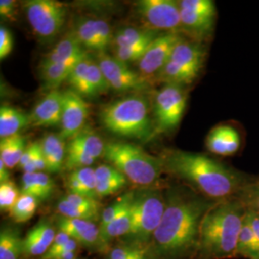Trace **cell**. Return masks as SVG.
Listing matches in <instances>:
<instances>
[{"label": "cell", "mask_w": 259, "mask_h": 259, "mask_svg": "<svg viewBox=\"0 0 259 259\" xmlns=\"http://www.w3.org/2000/svg\"><path fill=\"white\" fill-rule=\"evenodd\" d=\"M151 244L152 259H194L201 223L213 201L187 187H172Z\"/></svg>", "instance_id": "obj_1"}, {"label": "cell", "mask_w": 259, "mask_h": 259, "mask_svg": "<svg viewBox=\"0 0 259 259\" xmlns=\"http://www.w3.org/2000/svg\"><path fill=\"white\" fill-rule=\"evenodd\" d=\"M161 158L164 171L213 201L238 196L254 178L201 153L170 150Z\"/></svg>", "instance_id": "obj_2"}, {"label": "cell", "mask_w": 259, "mask_h": 259, "mask_svg": "<svg viewBox=\"0 0 259 259\" xmlns=\"http://www.w3.org/2000/svg\"><path fill=\"white\" fill-rule=\"evenodd\" d=\"M246 207L238 197L216 202L201 223L194 259L237 258L236 250Z\"/></svg>", "instance_id": "obj_3"}, {"label": "cell", "mask_w": 259, "mask_h": 259, "mask_svg": "<svg viewBox=\"0 0 259 259\" xmlns=\"http://www.w3.org/2000/svg\"><path fill=\"white\" fill-rule=\"evenodd\" d=\"M100 119L106 129L118 137L145 140L155 136L148 102L141 96L132 95L106 105Z\"/></svg>", "instance_id": "obj_4"}, {"label": "cell", "mask_w": 259, "mask_h": 259, "mask_svg": "<svg viewBox=\"0 0 259 259\" xmlns=\"http://www.w3.org/2000/svg\"><path fill=\"white\" fill-rule=\"evenodd\" d=\"M103 157L126 179L141 186L153 185L164 172L161 157H154L133 143L107 142Z\"/></svg>", "instance_id": "obj_5"}, {"label": "cell", "mask_w": 259, "mask_h": 259, "mask_svg": "<svg viewBox=\"0 0 259 259\" xmlns=\"http://www.w3.org/2000/svg\"><path fill=\"white\" fill-rule=\"evenodd\" d=\"M206 50L204 45L183 37L177 45L166 65L157 75L165 84L186 87L193 83L204 67Z\"/></svg>", "instance_id": "obj_6"}, {"label": "cell", "mask_w": 259, "mask_h": 259, "mask_svg": "<svg viewBox=\"0 0 259 259\" xmlns=\"http://www.w3.org/2000/svg\"><path fill=\"white\" fill-rule=\"evenodd\" d=\"M166 205L165 195L157 189L135 193L133 201V223L127 237L135 245L147 244L161 222Z\"/></svg>", "instance_id": "obj_7"}, {"label": "cell", "mask_w": 259, "mask_h": 259, "mask_svg": "<svg viewBox=\"0 0 259 259\" xmlns=\"http://www.w3.org/2000/svg\"><path fill=\"white\" fill-rule=\"evenodd\" d=\"M23 10L34 33L41 38L56 37L65 25L67 6L56 0H28Z\"/></svg>", "instance_id": "obj_8"}, {"label": "cell", "mask_w": 259, "mask_h": 259, "mask_svg": "<svg viewBox=\"0 0 259 259\" xmlns=\"http://www.w3.org/2000/svg\"><path fill=\"white\" fill-rule=\"evenodd\" d=\"M187 92L185 87L165 84L155 96V135L172 133L183 119L186 105Z\"/></svg>", "instance_id": "obj_9"}, {"label": "cell", "mask_w": 259, "mask_h": 259, "mask_svg": "<svg viewBox=\"0 0 259 259\" xmlns=\"http://www.w3.org/2000/svg\"><path fill=\"white\" fill-rule=\"evenodd\" d=\"M137 12L152 30L182 34L181 10L178 1L140 0L137 3Z\"/></svg>", "instance_id": "obj_10"}, {"label": "cell", "mask_w": 259, "mask_h": 259, "mask_svg": "<svg viewBox=\"0 0 259 259\" xmlns=\"http://www.w3.org/2000/svg\"><path fill=\"white\" fill-rule=\"evenodd\" d=\"M98 65L111 89L117 93H140L149 88V79L132 70L114 56L99 53Z\"/></svg>", "instance_id": "obj_11"}, {"label": "cell", "mask_w": 259, "mask_h": 259, "mask_svg": "<svg viewBox=\"0 0 259 259\" xmlns=\"http://www.w3.org/2000/svg\"><path fill=\"white\" fill-rule=\"evenodd\" d=\"M185 37L176 33H161L146 49L138 63L139 73L149 79L150 76L157 75L166 65L170 56L178 42Z\"/></svg>", "instance_id": "obj_12"}, {"label": "cell", "mask_w": 259, "mask_h": 259, "mask_svg": "<svg viewBox=\"0 0 259 259\" xmlns=\"http://www.w3.org/2000/svg\"><path fill=\"white\" fill-rule=\"evenodd\" d=\"M73 34L83 47L99 53H105L114 38L111 26L106 20L92 18L78 19Z\"/></svg>", "instance_id": "obj_13"}, {"label": "cell", "mask_w": 259, "mask_h": 259, "mask_svg": "<svg viewBox=\"0 0 259 259\" xmlns=\"http://www.w3.org/2000/svg\"><path fill=\"white\" fill-rule=\"evenodd\" d=\"M63 93L64 106L60 136L63 139H70L85 127L89 105L83 100V97L73 90H67Z\"/></svg>", "instance_id": "obj_14"}, {"label": "cell", "mask_w": 259, "mask_h": 259, "mask_svg": "<svg viewBox=\"0 0 259 259\" xmlns=\"http://www.w3.org/2000/svg\"><path fill=\"white\" fill-rule=\"evenodd\" d=\"M243 145L239 128L230 123L219 124L209 131L205 139V147L216 156L231 157L236 155Z\"/></svg>", "instance_id": "obj_15"}, {"label": "cell", "mask_w": 259, "mask_h": 259, "mask_svg": "<svg viewBox=\"0 0 259 259\" xmlns=\"http://www.w3.org/2000/svg\"><path fill=\"white\" fill-rule=\"evenodd\" d=\"M73 87L79 95L88 98L97 97L111 90L98 63L91 58L75 73Z\"/></svg>", "instance_id": "obj_16"}, {"label": "cell", "mask_w": 259, "mask_h": 259, "mask_svg": "<svg viewBox=\"0 0 259 259\" xmlns=\"http://www.w3.org/2000/svg\"><path fill=\"white\" fill-rule=\"evenodd\" d=\"M64 106V93L51 91L37 103L30 113L31 126L52 127L61 125Z\"/></svg>", "instance_id": "obj_17"}, {"label": "cell", "mask_w": 259, "mask_h": 259, "mask_svg": "<svg viewBox=\"0 0 259 259\" xmlns=\"http://www.w3.org/2000/svg\"><path fill=\"white\" fill-rule=\"evenodd\" d=\"M182 34L189 39L203 44L212 37L216 16H208L195 13L189 10L181 9Z\"/></svg>", "instance_id": "obj_18"}, {"label": "cell", "mask_w": 259, "mask_h": 259, "mask_svg": "<svg viewBox=\"0 0 259 259\" xmlns=\"http://www.w3.org/2000/svg\"><path fill=\"white\" fill-rule=\"evenodd\" d=\"M88 56L74 34L63 37L42 61L54 64H62L74 67Z\"/></svg>", "instance_id": "obj_19"}, {"label": "cell", "mask_w": 259, "mask_h": 259, "mask_svg": "<svg viewBox=\"0 0 259 259\" xmlns=\"http://www.w3.org/2000/svg\"><path fill=\"white\" fill-rule=\"evenodd\" d=\"M56 234L54 228L49 223H37L23 239V253L28 256L45 255L55 239Z\"/></svg>", "instance_id": "obj_20"}, {"label": "cell", "mask_w": 259, "mask_h": 259, "mask_svg": "<svg viewBox=\"0 0 259 259\" xmlns=\"http://www.w3.org/2000/svg\"><path fill=\"white\" fill-rule=\"evenodd\" d=\"M49 173H59L65 167L66 147L65 139L60 135L48 134L40 141Z\"/></svg>", "instance_id": "obj_21"}, {"label": "cell", "mask_w": 259, "mask_h": 259, "mask_svg": "<svg viewBox=\"0 0 259 259\" xmlns=\"http://www.w3.org/2000/svg\"><path fill=\"white\" fill-rule=\"evenodd\" d=\"M28 126H31L30 113L18 108L2 105L0 108V138L6 139L19 135Z\"/></svg>", "instance_id": "obj_22"}, {"label": "cell", "mask_w": 259, "mask_h": 259, "mask_svg": "<svg viewBox=\"0 0 259 259\" xmlns=\"http://www.w3.org/2000/svg\"><path fill=\"white\" fill-rule=\"evenodd\" d=\"M159 35V32L152 29L124 27L117 31L113 38L115 47L147 48Z\"/></svg>", "instance_id": "obj_23"}, {"label": "cell", "mask_w": 259, "mask_h": 259, "mask_svg": "<svg viewBox=\"0 0 259 259\" xmlns=\"http://www.w3.org/2000/svg\"><path fill=\"white\" fill-rule=\"evenodd\" d=\"M105 146L106 143L97 133L91 127L85 126L81 132L70 139L67 147L83 152L94 159H97L104 156Z\"/></svg>", "instance_id": "obj_24"}, {"label": "cell", "mask_w": 259, "mask_h": 259, "mask_svg": "<svg viewBox=\"0 0 259 259\" xmlns=\"http://www.w3.org/2000/svg\"><path fill=\"white\" fill-rule=\"evenodd\" d=\"M54 188L53 180L44 172L24 173L21 179V193L34 196L38 201L48 199Z\"/></svg>", "instance_id": "obj_25"}, {"label": "cell", "mask_w": 259, "mask_h": 259, "mask_svg": "<svg viewBox=\"0 0 259 259\" xmlns=\"http://www.w3.org/2000/svg\"><path fill=\"white\" fill-rule=\"evenodd\" d=\"M133 201L116 218H114L109 225L100 230L101 247L107 245L114 238L127 236L129 234L133 223Z\"/></svg>", "instance_id": "obj_26"}, {"label": "cell", "mask_w": 259, "mask_h": 259, "mask_svg": "<svg viewBox=\"0 0 259 259\" xmlns=\"http://www.w3.org/2000/svg\"><path fill=\"white\" fill-rule=\"evenodd\" d=\"M26 139L21 135H16L0 141V160L8 169L19 166L21 157L26 148Z\"/></svg>", "instance_id": "obj_27"}, {"label": "cell", "mask_w": 259, "mask_h": 259, "mask_svg": "<svg viewBox=\"0 0 259 259\" xmlns=\"http://www.w3.org/2000/svg\"><path fill=\"white\" fill-rule=\"evenodd\" d=\"M236 255L237 258L259 259V241L246 214L238 238Z\"/></svg>", "instance_id": "obj_28"}, {"label": "cell", "mask_w": 259, "mask_h": 259, "mask_svg": "<svg viewBox=\"0 0 259 259\" xmlns=\"http://www.w3.org/2000/svg\"><path fill=\"white\" fill-rule=\"evenodd\" d=\"M73 68L74 67L68 65L42 61L40 65V73L46 88L50 92L58 91L59 87L68 80Z\"/></svg>", "instance_id": "obj_29"}, {"label": "cell", "mask_w": 259, "mask_h": 259, "mask_svg": "<svg viewBox=\"0 0 259 259\" xmlns=\"http://www.w3.org/2000/svg\"><path fill=\"white\" fill-rule=\"evenodd\" d=\"M23 253V240L18 230L5 227L0 232V259H19Z\"/></svg>", "instance_id": "obj_30"}, {"label": "cell", "mask_w": 259, "mask_h": 259, "mask_svg": "<svg viewBox=\"0 0 259 259\" xmlns=\"http://www.w3.org/2000/svg\"><path fill=\"white\" fill-rule=\"evenodd\" d=\"M38 200L31 195L21 193L18 202L11 211V216L17 223L29 221L37 211Z\"/></svg>", "instance_id": "obj_31"}, {"label": "cell", "mask_w": 259, "mask_h": 259, "mask_svg": "<svg viewBox=\"0 0 259 259\" xmlns=\"http://www.w3.org/2000/svg\"><path fill=\"white\" fill-rule=\"evenodd\" d=\"M57 209L61 216L74 219H82L88 221H95L98 219L99 210L89 209L77 206L75 204L67 202L64 198L57 204Z\"/></svg>", "instance_id": "obj_32"}, {"label": "cell", "mask_w": 259, "mask_h": 259, "mask_svg": "<svg viewBox=\"0 0 259 259\" xmlns=\"http://www.w3.org/2000/svg\"><path fill=\"white\" fill-rule=\"evenodd\" d=\"M134 196H135L134 192H127L126 194L120 196L116 201H114L107 208H105L100 218L99 229L101 230L103 228H105L114 218H116L125 209V207L133 201Z\"/></svg>", "instance_id": "obj_33"}, {"label": "cell", "mask_w": 259, "mask_h": 259, "mask_svg": "<svg viewBox=\"0 0 259 259\" xmlns=\"http://www.w3.org/2000/svg\"><path fill=\"white\" fill-rule=\"evenodd\" d=\"M95 224L92 221L82 220V219H74L67 218L64 216H60L57 218V226L60 232H65L70 238H74L79 233L84 232L92 228Z\"/></svg>", "instance_id": "obj_34"}, {"label": "cell", "mask_w": 259, "mask_h": 259, "mask_svg": "<svg viewBox=\"0 0 259 259\" xmlns=\"http://www.w3.org/2000/svg\"><path fill=\"white\" fill-rule=\"evenodd\" d=\"M21 191L12 181L0 183V208L2 211L11 212L18 202Z\"/></svg>", "instance_id": "obj_35"}, {"label": "cell", "mask_w": 259, "mask_h": 259, "mask_svg": "<svg viewBox=\"0 0 259 259\" xmlns=\"http://www.w3.org/2000/svg\"><path fill=\"white\" fill-rule=\"evenodd\" d=\"M71 175L83 186L84 193L87 197L96 199V177H95V169L92 167H85L72 171Z\"/></svg>", "instance_id": "obj_36"}, {"label": "cell", "mask_w": 259, "mask_h": 259, "mask_svg": "<svg viewBox=\"0 0 259 259\" xmlns=\"http://www.w3.org/2000/svg\"><path fill=\"white\" fill-rule=\"evenodd\" d=\"M236 197L247 209L259 212V176L254 177Z\"/></svg>", "instance_id": "obj_37"}, {"label": "cell", "mask_w": 259, "mask_h": 259, "mask_svg": "<svg viewBox=\"0 0 259 259\" xmlns=\"http://www.w3.org/2000/svg\"><path fill=\"white\" fill-rule=\"evenodd\" d=\"M94 161L95 159L93 157L84 154L83 152L69 147L66 149L65 167L68 170L74 171L77 169L90 167Z\"/></svg>", "instance_id": "obj_38"}, {"label": "cell", "mask_w": 259, "mask_h": 259, "mask_svg": "<svg viewBox=\"0 0 259 259\" xmlns=\"http://www.w3.org/2000/svg\"><path fill=\"white\" fill-rule=\"evenodd\" d=\"M178 2L181 9L189 10L208 16H217L215 2L211 0H182Z\"/></svg>", "instance_id": "obj_39"}, {"label": "cell", "mask_w": 259, "mask_h": 259, "mask_svg": "<svg viewBox=\"0 0 259 259\" xmlns=\"http://www.w3.org/2000/svg\"><path fill=\"white\" fill-rule=\"evenodd\" d=\"M146 258L145 250L138 245H128L117 247L111 250L109 259H142Z\"/></svg>", "instance_id": "obj_40"}, {"label": "cell", "mask_w": 259, "mask_h": 259, "mask_svg": "<svg viewBox=\"0 0 259 259\" xmlns=\"http://www.w3.org/2000/svg\"><path fill=\"white\" fill-rule=\"evenodd\" d=\"M127 179L123 176L111 181L106 182H97L96 185V196L99 198L107 197L110 195L114 194L119 191L121 188L126 185Z\"/></svg>", "instance_id": "obj_41"}, {"label": "cell", "mask_w": 259, "mask_h": 259, "mask_svg": "<svg viewBox=\"0 0 259 259\" xmlns=\"http://www.w3.org/2000/svg\"><path fill=\"white\" fill-rule=\"evenodd\" d=\"M74 240L83 245V247L87 248H93L101 246V240H100V229L96 225L90 228L89 230L79 233L76 235Z\"/></svg>", "instance_id": "obj_42"}, {"label": "cell", "mask_w": 259, "mask_h": 259, "mask_svg": "<svg viewBox=\"0 0 259 259\" xmlns=\"http://www.w3.org/2000/svg\"><path fill=\"white\" fill-rule=\"evenodd\" d=\"M64 199L67 202L75 204L77 206L83 207V208H89V209H94V210H99L100 204L96 201V199L93 198H89L84 197L81 195L73 194V193H68L65 195Z\"/></svg>", "instance_id": "obj_43"}, {"label": "cell", "mask_w": 259, "mask_h": 259, "mask_svg": "<svg viewBox=\"0 0 259 259\" xmlns=\"http://www.w3.org/2000/svg\"><path fill=\"white\" fill-rule=\"evenodd\" d=\"M24 173H37V172H42L44 170H47V162L46 158L42 153L41 145L37 149L36 154L32 159L28 162L27 165L22 169Z\"/></svg>", "instance_id": "obj_44"}, {"label": "cell", "mask_w": 259, "mask_h": 259, "mask_svg": "<svg viewBox=\"0 0 259 259\" xmlns=\"http://www.w3.org/2000/svg\"><path fill=\"white\" fill-rule=\"evenodd\" d=\"M14 40L9 30L4 26L0 28V60H4L13 50Z\"/></svg>", "instance_id": "obj_45"}, {"label": "cell", "mask_w": 259, "mask_h": 259, "mask_svg": "<svg viewBox=\"0 0 259 259\" xmlns=\"http://www.w3.org/2000/svg\"><path fill=\"white\" fill-rule=\"evenodd\" d=\"M123 176L124 175L112 165L103 164L95 169V177H96L97 182L111 181V180H114V179Z\"/></svg>", "instance_id": "obj_46"}, {"label": "cell", "mask_w": 259, "mask_h": 259, "mask_svg": "<svg viewBox=\"0 0 259 259\" xmlns=\"http://www.w3.org/2000/svg\"><path fill=\"white\" fill-rule=\"evenodd\" d=\"M18 4L14 0H1L0 1V15L10 20H15L18 13Z\"/></svg>", "instance_id": "obj_47"}, {"label": "cell", "mask_w": 259, "mask_h": 259, "mask_svg": "<svg viewBox=\"0 0 259 259\" xmlns=\"http://www.w3.org/2000/svg\"><path fill=\"white\" fill-rule=\"evenodd\" d=\"M40 146V142L38 141H35V142H32L30 144H28L26 146V148L24 150V153L21 157L20 159V162H19V166L23 169L24 167L26 166L28 164V162L32 159V157H34V155L36 154V152L37 151V149L39 148Z\"/></svg>", "instance_id": "obj_48"}, {"label": "cell", "mask_w": 259, "mask_h": 259, "mask_svg": "<svg viewBox=\"0 0 259 259\" xmlns=\"http://www.w3.org/2000/svg\"><path fill=\"white\" fill-rule=\"evenodd\" d=\"M77 246H78V242L74 239H70L67 243H65L64 246H62L60 249L56 250L55 251L51 252V253H47L45 255L41 256V259H51L55 257L57 255L64 253V252H68V251H75L77 250Z\"/></svg>", "instance_id": "obj_49"}, {"label": "cell", "mask_w": 259, "mask_h": 259, "mask_svg": "<svg viewBox=\"0 0 259 259\" xmlns=\"http://www.w3.org/2000/svg\"><path fill=\"white\" fill-rule=\"evenodd\" d=\"M246 217L259 241V212L246 208Z\"/></svg>", "instance_id": "obj_50"}, {"label": "cell", "mask_w": 259, "mask_h": 259, "mask_svg": "<svg viewBox=\"0 0 259 259\" xmlns=\"http://www.w3.org/2000/svg\"><path fill=\"white\" fill-rule=\"evenodd\" d=\"M7 169L8 168L4 164V162L0 160V183H5L10 181L9 172Z\"/></svg>", "instance_id": "obj_51"}, {"label": "cell", "mask_w": 259, "mask_h": 259, "mask_svg": "<svg viewBox=\"0 0 259 259\" xmlns=\"http://www.w3.org/2000/svg\"><path fill=\"white\" fill-rule=\"evenodd\" d=\"M75 257H76L75 251H68V252L61 253L51 259H75Z\"/></svg>", "instance_id": "obj_52"}, {"label": "cell", "mask_w": 259, "mask_h": 259, "mask_svg": "<svg viewBox=\"0 0 259 259\" xmlns=\"http://www.w3.org/2000/svg\"><path fill=\"white\" fill-rule=\"evenodd\" d=\"M142 259H147V258H142Z\"/></svg>", "instance_id": "obj_53"}]
</instances>
